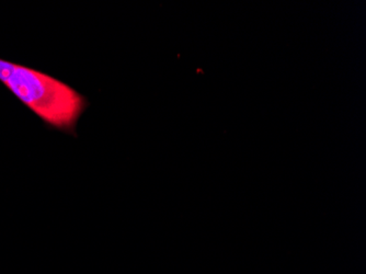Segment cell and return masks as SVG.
<instances>
[{"label":"cell","instance_id":"1","mask_svg":"<svg viewBox=\"0 0 366 274\" xmlns=\"http://www.w3.org/2000/svg\"><path fill=\"white\" fill-rule=\"evenodd\" d=\"M0 82L56 130L75 133L87 100L65 82L36 69L0 59Z\"/></svg>","mask_w":366,"mask_h":274}]
</instances>
